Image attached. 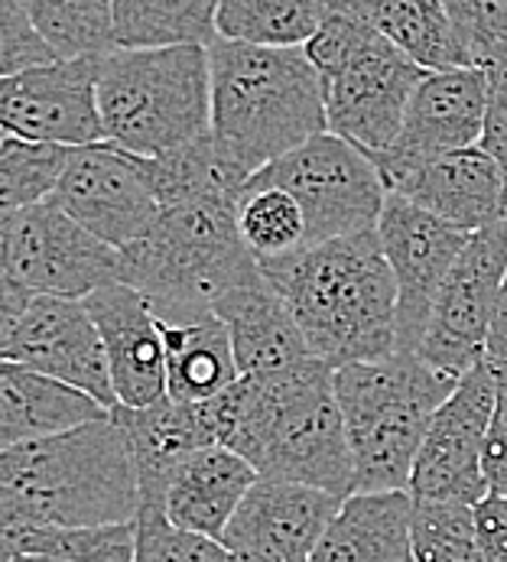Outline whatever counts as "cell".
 <instances>
[{
    "label": "cell",
    "mask_w": 507,
    "mask_h": 562,
    "mask_svg": "<svg viewBox=\"0 0 507 562\" xmlns=\"http://www.w3.org/2000/svg\"><path fill=\"white\" fill-rule=\"evenodd\" d=\"M199 413L209 439L245 456L260 479L354 494V459L329 361L306 358L273 374L238 378L199 403Z\"/></svg>",
    "instance_id": "6da1fadb"
},
{
    "label": "cell",
    "mask_w": 507,
    "mask_h": 562,
    "mask_svg": "<svg viewBox=\"0 0 507 562\" xmlns=\"http://www.w3.org/2000/svg\"><path fill=\"white\" fill-rule=\"evenodd\" d=\"M137 510V462L111 413L63 436L0 449V530L134 524Z\"/></svg>",
    "instance_id": "7a4b0ae2"
},
{
    "label": "cell",
    "mask_w": 507,
    "mask_h": 562,
    "mask_svg": "<svg viewBox=\"0 0 507 562\" xmlns=\"http://www.w3.org/2000/svg\"><path fill=\"white\" fill-rule=\"evenodd\" d=\"M303 328L309 351L333 368L401 351L397 280L374 232L303 247L260 263Z\"/></svg>",
    "instance_id": "3957f363"
},
{
    "label": "cell",
    "mask_w": 507,
    "mask_h": 562,
    "mask_svg": "<svg viewBox=\"0 0 507 562\" xmlns=\"http://www.w3.org/2000/svg\"><path fill=\"white\" fill-rule=\"evenodd\" d=\"M212 134L248 176L329 131L323 76L306 46L209 43Z\"/></svg>",
    "instance_id": "277c9868"
},
{
    "label": "cell",
    "mask_w": 507,
    "mask_h": 562,
    "mask_svg": "<svg viewBox=\"0 0 507 562\" xmlns=\"http://www.w3.org/2000/svg\"><path fill=\"white\" fill-rule=\"evenodd\" d=\"M241 199L169 205L154 228L121 250V280L140 290L157 319L215 313V303L260 273L238 228Z\"/></svg>",
    "instance_id": "5b68a950"
},
{
    "label": "cell",
    "mask_w": 507,
    "mask_h": 562,
    "mask_svg": "<svg viewBox=\"0 0 507 562\" xmlns=\"http://www.w3.org/2000/svg\"><path fill=\"white\" fill-rule=\"evenodd\" d=\"M459 378L407 351L336 368L354 491H410L429 423Z\"/></svg>",
    "instance_id": "8992f818"
},
{
    "label": "cell",
    "mask_w": 507,
    "mask_h": 562,
    "mask_svg": "<svg viewBox=\"0 0 507 562\" xmlns=\"http://www.w3.org/2000/svg\"><path fill=\"white\" fill-rule=\"evenodd\" d=\"M98 108L104 140L154 160L212 131L209 46H117L101 59Z\"/></svg>",
    "instance_id": "52a82bcc"
},
{
    "label": "cell",
    "mask_w": 507,
    "mask_h": 562,
    "mask_svg": "<svg viewBox=\"0 0 507 562\" xmlns=\"http://www.w3.org/2000/svg\"><path fill=\"white\" fill-rule=\"evenodd\" d=\"M306 53L323 76L329 131L364 154L387 150L429 69L368 23L341 13L326 16Z\"/></svg>",
    "instance_id": "ba28073f"
},
{
    "label": "cell",
    "mask_w": 507,
    "mask_h": 562,
    "mask_svg": "<svg viewBox=\"0 0 507 562\" xmlns=\"http://www.w3.org/2000/svg\"><path fill=\"white\" fill-rule=\"evenodd\" d=\"M251 182L277 186L300 202L306 247L374 232L391 195L371 157L333 131L263 166Z\"/></svg>",
    "instance_id": "9c48e42d"
},
{
    "label": "cell",
    "mask_w": 507,
    "mask_h": 562,
    "mask_svg": "<svg viewBox=\"0 0 507 562\" xmlns=\"http://www.w3.org/2000/svg\"><path fill=\"white\" fill-rule=\"evenodd\" d=\"M121 280V250L94 238L53 199L3 212V283L26 296L88 300Z\"/></svg>",
    "instance_id": "30bf717a"
},
{
    "label": "cell",
    "mask_w": 507,
    "mask_h": 562,
    "mask_svg": "<svg viewBox=\"0 0 507 562\" xmlns=\"http://www.w3.org/2000/svg\"><path fill=\"white\" fill-rule=\"evenodd\" d=\"M507 277V222L475 232L446 277L420 355L426 364L462 378L488 355V331Z\"/></svg>",
    "instance_id": "8fae6325"
},
{
    "label": "cell",
    "mask_w": 507,
    "mask_h": 562,
    "mask_svg": "<svg viewBox=\"0 0 507 562\" xmlns=\"http://www.w3.org/2000/svg\"><path fill=\"white\" fill-rule=\"evenodd\" d=\"M495 409V374L478 361L459 378L455 391L442 403L422 439L410 494L426 501L478 504L492 494L485 475V442Z\"/></svg>",
    "instance_id": "7c38bea8"
},
{
    "label": "cell",
    "mask_w": 507,
    "mask_h": 562,
    "mask_svg": "<svg viewBox=\"0 0 507 562\" xmlns=\"http://www.w3.org/2000/svg\"><path fill=\"white\" fill-rule=\"evenodd\" d=\"M485 111L488 72L482 66L426 72L410 98L397 140L381 154H368L387 192L426 162L478 147L485 134Z\"/></svg>",
    "instance_id": "4fadbf2b"
},
{
    "label": "cell",
    "mask_w": 507,
    "mask_h": 562,
    "mask_svg": "<svg viewBox=\"0 0 507 562\" xmlns=\"http://www.w3.org/2000/svg\"><path fill=\"white\" fill-rule=\"evenodd\" d=\"M53 202L114 250L140 241L164 212L144 160L108 140L72 150Z\"/></svg>",
    "instance_id": "5bb4252c"
},
{
    "label": "cell",
    "mask_w": 507,
    "mask_h": 562,
    "mask_svg": "<svg viewBox=\"0 0 507 562\" xmlns=\"http://www.w3.org/2000/svg\"><path fill=\"white\" fill-rule=\"evenodd\" d=\"M0 361L72 384L108 409L117 406L104 341L84 300L33 296L16 319L0 325Z\"/></svg>",
    "instance_id": "9a60e30c"
},
{
    "label": "cell",
    "mask_w": 507,
    "mask_h": 562,
    "mask_svg": "<svg viewBox=\"0 0 507 562\" xmlns=\"http://www.w3.org/2000/svg\"><path fill=\"white\" fill-rule=\"evenodd\" d=\"M475 232H462L404 195H387L378 238L397 280V338L401 351L417 355L436 296L459 254Z\"/></svg>",
    "instance_id": "2e32d148"
},
{
    "label": "cell",
    "mask_w": 507,
    "mask_h": 562,
    "mask_svg": "<svg viewBox=\"0 0 507 562\" xmlns=\"http://www.w3.org/2000/svg\"><path fill=\"white\" fill-rule=\"evenodd\" d=\"M101 59H59L53 66L26 69L0 81V124L3 134L88 147L104 140L101 108H98V76Z\"/></svg>",
    "instance_id": "e0dca14e"
},
{
    "label": "cell",
    "mask_w": 507,
    "mask_h": 562,
    "mask_svg": "<svg viewBox=\"0 0 507 562\" xmlns=\"http://www.w3.org/2000/svg\"><path fill=\"white\" fill-rule=\"evenodd\" d=\"M345 497L277 479H257L225 530L232 553H260L277 562H309Z\"/></svg>",
    "instance_id": "ac0fdd59"
},
{
    "label": "cell",
    "mask_w": 507,
    "mask_h": 562,
    "mask_svg": "<svg viewBox=\"0 0 507 562\" xmlns=\"http://www.w3.org/2000/svg\"><path fill=\"white\" fill-rule=\"evenodd\" d=\"M101 331L117 406H150L167 394V345L150 300L117 280L84 300Z\"/></svg>",
    "instance_id": "d6986e66"
},
{
    "label": "cell",
    "mask_w": 507,
    "mask_h": 562,
    "mask_svg": "<svg viewBox=\"0 0 507 562\" xmlns=\"http://www.w3.org/2000/svg\"><path fill=\"white\" fill-rule=\"evenodd\" d=\"M505 186V166L482 147H469L414 169L391 189V195L410 199L462 232H482L507 222Z\"/></svg>",
    "instance_id": "ffe728a7"
},
{
    "label": "cell",
    "mask_w": 507,
    "mask_h": 562,
    "mask_svg": "<svg viewBox=\"0 0 507 562\" xmlns=\"http://www.w3.org/2000/svg\"><path fill=\"white\" fill-rule=\"evenodd\" d=\"M257 469L228 446H202L189 452L164 484L167 517L192 533L225 540L228 524L257 484Z\"/></svg>",
    "instance_id": "44dd1931"
},
{
    "label": "cell",
    "mask_w": 507,
    "mask_h": 562,
    "mask_svg": "<svg viewBox=\"0 0 507 562\" xmlns=\"http://www.w3.org/2000/svg\"><path fill=\"white\" fill-rule=\"evenodd\" d=\"M215 316L232 331L241 378L273 374L306 358H316L309 351L303 328L296 325L290 306L283 303V296L277 293L263 270L248 283L228 290L215 303Z\"/></svg>",
    "instance_id": "7402d4cb"
},
{
    "label": "cell",
    "mask_w": 507,
    "mask_h": 562,
    "mask_svg": "<svg viewBox=\"0 0 507 562\" xmlns=\"http://www.w3.org/2000/svg\"><path fill=\"white\" fill-rule=\"evenodd\" d=\"M414 560V494L354 491L319 540L313 562H410Z\"/></svg>",
    "instance_id": "603a6c76"
},
{
    "label": "cell",
    "mask_w": 507,
    "mask_h": 562,
    "mask_svg": "<svg viewBox=\"0 0 507 562\" xmlns=\"http://www.w3.org/2000/svg\"><path fill=\"white\" fill-rule=\"evenodd\" d=\"M111 409L72 384L0 361V449L63 436L104 419Z\"/></svg>",
    "instance_id": "cb8c5ba5"
},
{
    "label": "cell",
    "mask_w": 507,
    "mask_h": 562,
    "mask_svg": "<svg viewBox=\"0 0 507 562\" xmlns=\"http://www.w3.org/2000/svg\"><path fill=\"white\" fill-rule=\"evenodd\" d=\"M111 416L124 426L137 475L140 504H164V484L169 472L195 449L215 446L202 423L199 403H179L172 397L150 406H114Z\"/></svg>",
    "instance_id": "d4e9b609"
},
{
    "label": "cell",
    "mask_w": 507,
    "mask_h": 562,
    "mask_svg": "<svg viewBox=\"0 0 507 562\" xmlns=\"http://www.w3.org/2000/svg\"><path fill=\"white\" fill-rule=\"evenodd\" d=\"M326 10L368 23L429 72L472 66L442 0H326Z\"/></svg>",
    "instance_id": "484cf974"
},
{
    "label": "cell",
    "mask_w": 507,
    "mask_h": 562,
    "mask_svg": "<svg viewBox=\"0 0 507 562\" xmlns=\"http://www.w3.org/2000/svg\"><path fill=\"white\" fill-rule=\"evenodd\" d=\"M157 322L167 345V394L172 401H212L241 378L232 331L215 313Z\"/></svg>",
    "instance_id": "4316f807"
},
{
    "label": "cell",
    "mask_w": 507,
    "mask_h": 562,
    "mask_svg": "<svg viewBox=\"0 0 507 562\" xmlns=\"http://www.w3.org/2000/svg\"><path fill=\"white\" fill-rule=\"evenodd\" d=\"M144 169L164 209L199 199H241L251 182V176L222 150L212 131L179 150L144 160Z\"/></svg>",
    "instance_id": "83f0119b"
},
{
    "label": "cell",
    "mask_w": 507,
    "mask_h": 562,
    "mask_svg": "<svg viewBox=\"0 0 507 562\" xmlns=\"http://www.w3.org/2000/svg\"><path fill=\"white\" fill-rule=\"evenodd\" d=\"M111 10L124 49L209 46L218 36V0H111Z\"/></svg>",
    "instance_id": "f1b7e54d"
},
{
    "label": "cell",
    "mask_w": 507,
    "mask_h": 562,
    "mask_svg": "<svg viewBox=\"0 0 507 562\" xmlns=\"http://www.w3.org/2000/svg\"><path fill=\"white\" fill-rule=\"evenodd\" d=\"M3 553L26 562H134L137 527H20L0 530Z\"/></svg>",
    "instance_id": "f546056e"
},
{
    "label": "cell",
    "mask_w": 507,
    "mask_h": 562,
    "mask_svg": "<svg viewBox=\"0 0 507 562\" xmlns=\"http://www.w3.org/2000/svg\"><path fill=\"white\" fill-rule=\"evenodd\" d=\"M326 0H218V36L254 46H306L326 23Z\"/></svg>",
    "instance_id": "4dcf8cb0"
},
{
    "label": "cell",
    "mask_w": 507,
    "mask_h": 562,
    "mask_svg": "<svg viewBox=\"0 0 507 562\" xmlns=\"http://www.w3.org/2000/svg\"><path fill=\"white\" fill-rule=\"evenodd\" d=\"M59 59H91L117 49L111 0H16Z\"/></svg>",
    "instance_id": "1f68e13d"
},
{
    "label": "cell",
    "mask_w": 507,
    "mask_h": 562,
    "mask_svg": "<svg viewBox=\"0 0 507 562\" xmlns=\"http://www.w3.org/2000/svg\"><path fill=\"white\" fill-rule=\"evenodd\" d=\"M238 228L257 263L280 260L306 247V215L300 202L277 186H245L238 202Z\"/></svg>",
    "instance_id": "d6a6232c"
},
{
    "label": "cell",
    "mask_w": 507,
    "mask_h": 562,
    "mask_svg": "<svg viewBox=\"0 0 507 562\" xmlns=\"http://www.w3.org/2000/svg\"><path fill=\"white\" fill-rule=\"evenodd\" d=\"M72 150L76 147L3 134V144H0V205H3V212L49 202L63 182V172L69 166Z\"/></svg>",
    "instance_id": "836d02e7"
},
{
    "label": "cell",
    "mask_w": 507,
    "mask_h": 562,
    "mask_svg": "<svg viewBox=\"0 0 507 562\" xmlns=\"http://www.w3.org/2000/svg\"><path fill=\"white\" fill-rule=\"evenodd\" d=\"M414 560L482 562L475 507L459 501L414 497Z\"/></svg>",
    "instance_id": "e575fe53"
},
{
    "label": "cell",
    "mask_w": 507,
    "mask_h": 562,
    "mask_svg": "<svg viewBox=\"0 0 507 562\" xmlns=\"http://www.w3.org/2000/svg\"><path fill=\"white\" fill-rule=\"evenodd\" d=\"M137 560L134 562H232L222 540L176 527L164 504H140L137 510Z\"/></svg>",
    "instance_id": "d590c367"
},
{
    "label": "cell",
    "mask_w": 507,
    "mask_h": 562,
    "mask_svg": "<svg viewBox=\"0 0 507 562\" xmlns=\"http://www.w3.org/2000/svg\"><path fill=\"white\" fill-rule=\"evenodd\" d=\"M472 66L488 69L507 56V0H442Z\"/></svg>",
    "instance_id": "8d00e7d4"
},
{
    "label": "cell",
    "mask_w": 507,
    "mask_h": 562,
    "mask_svg": "<svg viewBox=\"0 0 507 562\" xmlns=\"http://www.w3.org/2000/svg\"><path fill=\"white\" fill-rule=\"evenodd\" d=\"M53 63H59V56L26 16V10L16 0H0V76L10 79Z\"/></svg>",
    "instance_id": "74e56055"
},
{
    "label": "cell",
    "mask_w": 507,
    "mask_h": 562,
    "mask_svg": "<svg viewBox=\"0 0 507 562\" xmlns=\"http://www.w3.org/2000/svg\"><path fill=\"white\" fill-rule=\"evenodd\" d=\"M488 364L495 374V409L485 442V475L495 494H507V364Z\"/></svg>",
    "instance_id": "f35d334b"
},
{
    "label": "cell",
    "mask_w": 507,
    "mask_h": 562,
    "mask_svg": "<svg viewBox=\"0 0 507 562\" xmlns=\"http://www.w3.org/2000/svg\"><path fill=\"white\" fill-rule=\"evenodd\" d=\"M485 72H488V111H485V134L478 147L492 154L507 172V56L492 63Z\"/></svg>",
    "instance_id": "ab89813d"
},
{
    "label": "cell",
    "mask_w": 507,
    "mask_h": 562,
    "mask_svg": "<svg viewBox=\"0 0 507 562\" xmlns=\"http://www.w3.org/2000/svg\"><path fill=\"white\" fill-rule=\"evenodd\" d=\"M482 562H507V494H488L475 504Z\"/></svg>",
    "instance_id": "60d3db41"
},
{
    "label": "cell",
    "mask_w": 507,
    "mask_h": 562,
    "mask_svg": "<svg viewBox=\"0 0 507 562\" xmlns=\"http://www.w3.org/2000/svg\"><path fill=\"white\" fill-rule=\"evenodd\" d=\"M485 361L507 364V277L505 286H502V296H498V306H495L492 331H488V355H485Z\"/></svg>",
    "instance_id": "b9f144b4"
},
{
    "label": "cell",
    "mask_w": 507,
    "mask_h": 562,
    "mask_svg": "<svg viewBox=\"0 0 507 562\" xmlns=\"http://www.w3.org/2000/svg\"><path fill=\"white\" fill-rule=\"evenodd\" d=\"M232 562H277V560L260 557V553H232Z\"/></svg>",
    "instance_id": "7bdbcfd3"
},
{
    "label": "cell",
    "mask_w": 507,
    "mask_h": 562,
    "mask_svg": "<svg viewBox=\"0 0 507 562\" xmlns=\"http://www.w3.org/2000/svg\"><path fill=\"white\" fill-rule=\"evenodd\" d=\"M7 562H26V560H20V557H10V560Z\"/></svg>",
    "instance_id": "ee69618b"
},
{
    "label": "cell",
    "mask_w": 507,
    "mask_h": 562,
    "mask_svg": "<svg viewBox=\"0 0 507 562\" xmlns=\"http://www.w3.org/2000/svg\"><path fill=\"white\" fill-rule=\"evenodd\" d=\"M505 218H507V186H505Z\"/></svg>",
    "instance_id": "f6af8a7d"
},
{
    "label": "cell",
    "mask_w": 507,
    "mask_h": 562,
    "mask_svg": "<svg viewBox=\"0 0 507 562\" xmlns=\"http://www.w3.org/2000/svg\"><path fill=\"white\" fill-rule=\"evenodd\" d=\"M410 562H417V560H410Z\"/></svg>",
    "instance_id": "bcb514c9"
},
{
    "label": "cell",
    "mask_w": 507,
    "mask_h": 562,
    "mask_svg": "<svg viewBox=\"0 0 507 562\" xmlns=\"http://www.w3.org/2000/svg\"><path fill=\"white\" fill-rule=\"evenodd\" d=\"M309 562H313V560H309Z\"/></svg>",
    "instance_id": "7dc6e473"
}]
</instances>
